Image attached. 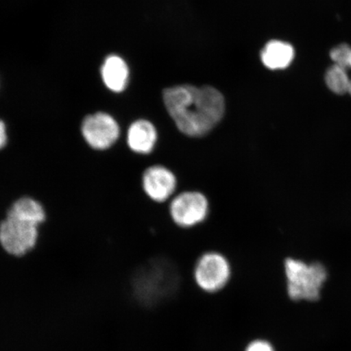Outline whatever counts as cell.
Segmentation results:
<instances>
[{
	"instance_id": "13",
	"label": "cell",
	"mask_w": 351,
	"mask_h": 351,
	"mask_svg": "<svg viewBox=\"0 0 351 351\" xmlns=\"http://www.w3.org/2000/svg\"><path fill=\"white\" fill-rule=\"evenodd\" d=\"M350 78L346 69L333 64L328 69L326 82L328 87L337 95L348 93Z\"/></svg>"
},
{
	"instance_id": "11",
	"label": "cell",
	"mask_w": 351,
	"mask_h": 351,
	"mask_svg": "<svg viewBox=\"0 0 351 351\" xmlns=\"http://www.w3.org/2000/svg\"><path fill=\"white\" fill-rule=\"evenodd\" d=\"M105 85L114 92L125 90L129 80V69L124 60L117 56H110L101 69Z\"/></svg>"
},
{
	"instance_id": "6",
	"label": "cell",
	"mask_w": 351,
	"mask_h": 351,
	"mask_svg": "<svg viewBox=\"0 0 351 351\" xmlns=\"http://www.w3.org/2000/svg\"><path fill=\"white\" fill-rule=\"evenodd\" d=\"M210 204L207 196L197 191H186L173 196L170 201L171 219L180 228L190 229L208 218Z\"/></svg>"
},
{
	"instance_id": "10",
	"label": "cell",
	"mask_w": 351,
	"mask_h": 351,
	"mask_svg": "<svg viewBox=\"0 0 351 351\" xmlns=\"http://www.w3.org/2000/svg\"><path fill=\"white\" fill-rule=\"evenodd\" d=\"M6 217L28 221L40 227L47 221V212L40 202L25 196L13 202Z\"/></svg>"
},
{
	"instance_id": "4",
	"label": "cell",
	"mask_w": 351,
	"mask_h": 351,
	"mask_svg": "<svg viewBox=\"0 0 351 351\" xmlns=\"http://www.w3.org/2000/svg\"><path fill=\"white\" fill-rule=\"evenodd\" d=\"M193 276L196 287L202 292L217 295L223 291L230 282V263L221 253L206 252L197 258Z\"/></svg>"
},
{
	"instance_id": "7",
	"label": "cell",
	"mask_w": 351,
	"mask_h": 351,
	"mask_svg": "<svg viewBox=\"0 0 351 351\" xmlns=\"http://www.w3.org/2000/svg\"><path fill=\"white\" fill-rule=\"evenodd\" d=\"M80 133L92 150L106 152L115 147L121 138L119 124L107 113L99 112L83 120Z\"/></svg>"
},
{
	"instance_id": "14",
	"label": "cell",
	"mask_w": 351,
	"mask_h": 351,
	"mask_svg": "<svg viewBox=\"0 0 351 351\" xmlns=\"http://www.w3.org/2000/svg\"><path fill=\"white\" fill-rule=\"evenodd\" d=\"M331 59L335 64L345 69L350 68L351 58V47L346 44L337 46L330 52Z\"/></svg>"
},
{
	"instance_id": "8",
	"label": "cell",
	"mask_w": 351,
	"mask_h": 351,
	"mask_svg": "<svg viewBox=\"0 0 351 351\" xmlns=\"http://www.w3.org/2000/svg\"><path fill=\"white\" fill-rule=\"evenodd\" d=\"M141 187L147 199L163 204L172 199L177 191V176L165 165H147L141 176Z\"/></svg>"
},
{
	"instance_id": "1",
	"label": "cell",
	"mask_w": 351,
	"mask_h": 351,
	"mask_svg": "<svg viewBox=\"0 0 351 351\" xmlns=\"http://www.w3.org/2000/svg\"><path fill=\"white\" fill-rule=\"evenodd\" d=\"M164 102L178 129L192 138L207 135L221 121L226 110L222 94L210 86L169 88L164 91Z\"/></svg>"
},
{
	"instance_id": "5",
	"label": "cell",
	"mask_w": 351,
	"mask_h": 351,
	"mask_svg": "<svg viewBox=\"0 0 351 351\" xmlns=\"http://www.w3.org/2000/svg\"><path fill=\"white\" fill-rule=\"evenodd\" d=\"M40 227L21 219L6 217L0 223V245L12 256H26L36 247Z\"/></svg>"
},
{
	"instance_id": "16",
	"label": "cell",
	"mask_w": 351,
	"mask_h": 351,
	"mask_svg": "<svg viewBox=\"0 0 351 351\" xmlns=\"http://www.w3.org/2000/svg\"><path fill=\"white\" fill-rule=\"evenodd\" d=\"M10 142V135H8V128L3 121L0 120V152L8 146Z\"/></svg>"
},
{
	"instance_id": "17",
	"label": "cell",
	"mask_w": 351,
	"mask_h": 351,
	"mask_svg": "<svg viewBox=\"0 0 351 351\" xmlns=\"http://www.w3.org/2000/svg\"><path fill=\"white\" fill-rule=\"evenodd\" d=\"M348 93H349L351 95V79L350 80V84H349V87H348Z\"/></svg>"
},
{
	"instance_id": "15",
	"label": "cell",
	"mask_w": 351,
	"mask_h": 351,
	"mask_svg": "<svg viewBox=\"0 0 351 351\" xmlns=\"http://www.w3.org/2000/svg\"><path fill=\"white\" fill-rule=\"evenodd\" d=\"M244 351H276L273 342L265 339H256L249 341Z\"/></svg>"
},
{
	"instance_id": "9",
	"label": "cell",
	"mask_w": 351,
	"mask_h": 351,
	"mask_svg": "<svg viewBox=\"0 0 351 351\" xmlns=\"http://www.w3.org/2000/svg\"><path fill=\"white\" fill-rule=\"evenodd\" d=\"M158 141L157 130L152 122L138 120L132 123L126 132L125 143L129 151L137 156L151 155Z\"/></svg>"
},
{
	"instance_id": "3",
	"label": "cell",
	"mask_w": 351,
	"mask_h": 351,
	"mask_svg": "<svg viewBox=\"0 0 351 351\" xmlns=\"http://www.w3.org/2000/svg\"><path fill=\"white\" fill-rule=\"evenodd\" d=\"M287 295L291 300L317 301L327 279L326 267L319 263H306L293 258L284 263Z\"/></svg>"
},
{
	"instance_id": "18",
	"label": "cell",
	"mask_w": 351,
	"mask_h": 351,
	"mask_svg": "<svg viewBox=\"0 0 351 351\" xmlns=\"http://www.w3.org/2000/svg\"><path fill=\"white\" fill-rule=\"evenodd\" d=\"M350 69H351V58H350Z\"/></svg>"
},
{
	"instance_id": "2",
	"label": "cell",
	"mask_w": 351,
	"mask_h": 351,
	"mask_svg": "<svg viewBox=\"0 0 351 351\" xmlns=\"http://www.w3.org/2000/svg\"><path fill=\"white\" fill-rule=\"evenodd\" d=\"M128 282L132 293L141 304L156 306L169 301L180 287L177 267L165 258H150L132 270Z\"/></svg>"
},
{
	"instance_id": "12",
	"label": "cell",
	"mask_w": 351,
	"mask_h": 351,
	"mask_svg": "<svg viewBox=\"0 0 351 351\" xmlns=\"http://www.w3.org/2000/svg\"><path fill=\"white\" fill-rule=\"evenodd\" d=\"M295 57L293 47L287 43L273 40L266 44L261 52V60L267 69H284L292 63Z\"/></svg>"
}]
</instances>
